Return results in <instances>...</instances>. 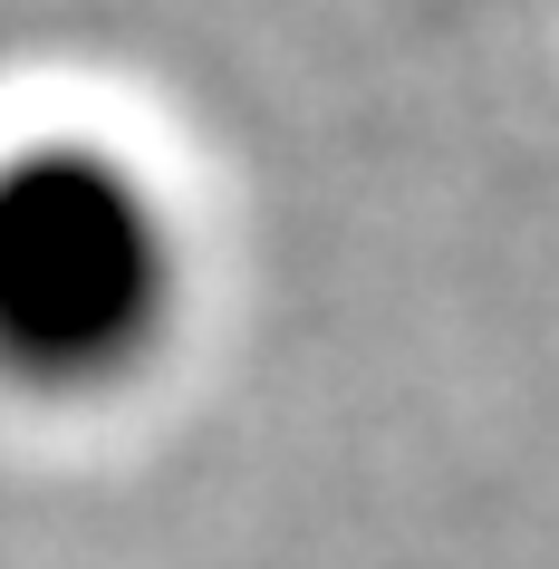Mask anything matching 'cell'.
Wrapping results in <instances>:
<instances>
[{
    "label": "cell",
    "mask_w": 559,
    "mask_h": 569,
    "mask_svg": "<svg viewBox=\"0 0 559 569\" xmlns=\"http://www.w3.org/2000/svg\"><path fill=\"white\" fill-rule=\"evenodd\" d=\"M174 222L107 146L0 154V377L107 387L164 338Z\"/></svg>",
    "instance_id": "6da1fadb"
}]
</instances>
